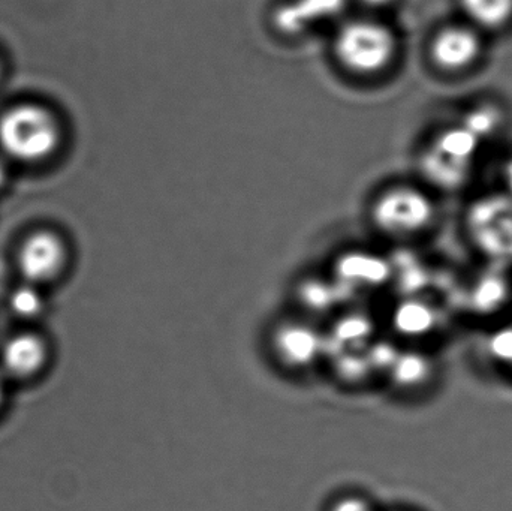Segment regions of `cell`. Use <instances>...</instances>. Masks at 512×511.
<instances>
[{"label": "cell", "mask_w": 512, "mask_h": 511, "mask_svg": "<svg viewBox=\"0 0 512 511\" xmlns=\"http://www.w3.org/2000/svg\"><path fill=\"white\" fill-rule=\"evenodd\" d=\"M394 378L400 386H423L432 377V362L423 354L409 353L394 360Z\"/></svg>", "instance_id": "8fae6325"}, {"label": "cell", "mask_w": 512, "mask_h": 511, "mask_svg": "<svg viewBox=\"0 0 512 511\" xmlns=\"http://www.w3.org/2000/svg\"><path fill=\"white\" fill-rule=\"evenodd\" d=\"M3 182H5V168L0 164V186H2Z\"/></svg>", "instance_id": "d6986e66"}, {"label": "cell", "mask_w": 512, "mask_h": 511, "mask_svg": "<svg viewBox=\"0 0 512 511\" xmlns=\"http://www.w3.org/2000/svg\"><path fill=\"white\" fill-rule=\"evenodd\" d=\"M481 141L465 126L447 129L435 138L424 152V174L441 188L453 189L462 185L474 165Z\"/></svg>", "instance_id": "3957f363"}, {"label": "cell", "mask_w": 512, "mask_h": 511, "mask_svg": "<svg viewBox=\"0 0 512 511\" xmlns=\"http://www.w3.org/2000/svg\"><path fill=\"white\" fill-rule=\"evenodd\" d=\"M435 324V314L426 303L412 302L397 311L396 326L400 332L423 335Z\"/></svg>", "instance_id": "7c38bea8"}, {"label": "cell", "mask_w": 512, "mask_h": 511, "mask_svg": "<svg viewBox=\"0 0 512 511\" xmlns=\"http://www.w3.org/2000/svg\"><path fill=\"white\" fill-rule=\"evenodd\" d=\"M331 511H373L372 506L360 497H345L334 504Z\"/></svg>", "instance_id": "2e32d148"}, {"label": "cell", "mask_w": 512, "mask_h": 511, "mask_svg": "<svg viewBox=\"0 0 512 511\" xmlns=\"http://www.w3.org/2000/svg\"><path fill=\"white\" fill-rule=\"evenodd\" d=\"M322 347L324 345L321 336L306 324H285L274 335V351L277 357L294 368L312 365L321 354Z\"/></svg>", "instance_id": "ba28073f"}, {"label": "cell", "mask_w": 512, "mask_h": 511, "mask_svg": "<svg viewBox=\"0 0 512 511\" xmlns=\"http://www.w3.org/2000/svg\"><path fill=\"white\" fill-rule=\"evenodd\" d=\"M472 23L487 29L505 26L512 18V0H460Z\"/></svg>", "instance_id": "30bf717a"}, {"label": "cell", "mask_w": 512, "mask_h": 511, "mask_svg": "<svg viewBox=\"0 0 512 511\" xmlns=\"http://www.w3.org/2000/svg\"><path fill=\"white\" fill-rule=\"evenodd\" d=\"M499 123H501V114L495 107H478L465 117L462 126L481 141L495 134Z\"/></svg>", "instance_id": "4fadbf2b"}, {"label": "cell", "mask_w": 512, "mask_h": 511, "mask_svg": "<svg viewBox=\"0 0 512 511\" xmlns=\"http://www.w3.org/2000/svg\"><path fill=\"white\" fill-rule=\"evenodd\" d=\"M346 0H288L274 11V26L285 35H297L310 26L336 17Z\"/></svg>", "instance_id": "52a82bcc"}, {"label": "cell", "mask_w": 512, "mask_h": 511, "mask_svg": "<svg viewBox=\"0 0 512 511\" xmlns=\"http://www.w3.org/2000/svg\"><path fill=\"white\" fill-rule=\"evenodd\" d=\"M62 240L48 231L32 234L21 246L18 266L29 282H44L54 278L65 263Z\"/></svg>", "instance_id": "5b68a950"}, {"label": "cell", "mask_w": 512, "mask_h": 511, "mask_svg": "<svg viewBox=\"0 0 512 511\" xmlns=\"http://www.w3.org/2000/svg\"><path fill=\"white\" fill-rule=\"evenodd\" d=\"M505 185H507L508 192H510V198L512 200V161L508 162L505 167Z\"/></svg>", "instance_id": "ac0fdd59"}, {"label": "cell", "mask_w": 512, "mask_h": 511, "mask_svg": "<svg viewBox=\"0 0 512 511\" xmlns=\"http://www.w3.org/2000/svg\"><path fill=\"white\" fill-rule=\"evenodd\" d=\"M3 398V386H2V380H0V402H2Z\"/></svg>", "instance_id": "ffe728a7"}, {"label": "cell", "mask_w": 512, "mask_h": 511, "mask_svg": "<svg viewBox=\"0 0 512 511\" xmlns=\"http://www.w3.org/2000/svg\"><path fill=\"white\" fill-rule=\"evenodd\" d=\"M45 354L47 350L41 338L21 333L6 342L2 350V362L6 371L14 377H29L41 368Z\"/></svg>", "instance_id": "9c48e42d"}, {"label": "cell", "mask_w": 512, "mask_h": 511, "mask_svg": "<svg viewBox=\"0 0 512 511\" xmlns=\"http://www.w3.org/2000/svg\"><path fill=\"white\" fill-rule=\"evenodd\" d=\"M358 2L363 3L367 8H382V6H387L393 0H358Z\"/></svg>", "instance_id": "e0dca14e"}, {"label": "cell", "mask_w": 512, "mask_h": 511, "mask_svg": "<svg viewBox=\"0 0 512 511\" xmlns=\"http://www.w3.org/2000/svg\"><path fill=\"white\" fill-rule=\"evenodd\" d=\"M481 39L471 27L451 26L433 39L432 57L445 71H462L477 62Z\"/></svg>", "instance_id": "8992f818"}, {"label": "cell", "mask_w": 512, "mask_h": 511, "mask_svg": "<svg viewBox=\"0 0 512 511\" xmlns=\"http://www.w3.org/2000/svg\"><path fill=\"white\" fill-rule=\"evenodd\" d=\"M489 353L495 362L512 366V326L501 327L490 336Z\"/></svg>", "instance_id": "9a60e30c"}, {"label": "cell", "mask_w": 512, "mask_h": 511, "mask_svg": "<svg viewBox=\"0 0 512 511\" xmlns=\"http://www.w3.org/2000/svg\"><path fill=\"white\" fill-rule=\"evenodd\" d=\"M396 51V36L379 21H351L342 27L336 39L337 59L358 75L384 71L393 62Z\"/></svg>", "instance_id": "7a4b0ae2"}, {"label": "cell", "mask_w": 512, "mask_h": 511, "mask_svg": "<svg viewBox=\"0 0 512 511\" xmlns=\"http://www.w3.org/2000/svg\"><path fill=\"white\" fill-rule=\"evenodd\" d=\"M433 218L435 207L432 200L420 189L411 186L388 189L373 206V221L378 230L399 239L426 230Z\"/></svg>", "instance_id": "277c9868"}, {"label": "cell", "mask_w": 512, "mask_h": 511, "mask_svg": "<svg viewBox=\"0 0 512 511\" xmlns=\"http://www.w3.org/2000/svg\"><path fill=\"white\" fill-rule=\"evenodd\" d=\"M59 135L56 119L38 105H18L0 117V146L20 161L47 158L59 144Z\"/></svg>", "instance_id": "6da1fadb"}, {"label": "cell", "mask_w": 512, "mask_h": 511, "mask_svg": "<svg viewBox=\"0 0 512 511\" xmlns=\"http://www.w3.org/2000/svg\"><path fill=\"white\" fill-rule=\"evenodd\" d=\"M9 303H11L12 311L24 318L35 317L42 311L41 294L29 284L18 287L12 293Z\"/></svg>", "instance_id": "5bb4252c"}]
</instances>
